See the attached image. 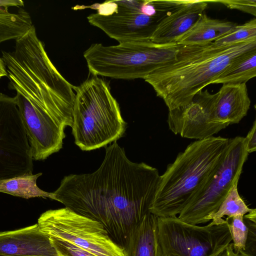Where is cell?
Instances as JSON below:
<instances>
[{"label":"cell","mask_w":256,"mask_h":256,"mask_svg":"<svg viewBox=\"0 0 256 256\" xmlns=\"http://www.w3.org/2000/svg\"><path fill=\"white\" fill-rule=\"evenodd\" d=\"M160 176L156 168L128 160L114 142L106 148L104 159L95 172L64 176L53 200L100 222L124 249L132 229L150 212Z\"/></svg>","instance_id":"cell-1"},{"label":"cell","mask_w":256,"mask_h":256,"mask_svg":"<svg viewBox=\"0 0 256 256\" xmlns=\"http://www.w3.org/2000/svg\"><path fill=\"white\" fill-rule=\"evenodd\" d=\"M254 50L256 40L220 47L212 42L178 44L175 60L154 71L144 80L171 110L189 104L235 58Z\"/></svg>","instance_id":"cell-2"},{"label":"cell","mask_w":256,"mask_h":256,"mask_svg":"<svg viewBox=\"0 0 256 256\" xmlns=\"http://www.w3.org/2000/svg\"><path fill=\"white\" fill-rule=\"evenodd\" d=\"M229 138L211 136L189 144L168 165L150 212L159 218L177 216L222 160Z\"/></svg>","instance_id":"cell-3"},{"label":"cell","mask_w":256,"mask_h":256,"mask_svg":"<svg viewBox=\"0 0 256 256\" xmlns=\"http://www.w3.org/2000/svg\"><path fill=\"white\" fill-rule=\"evenodd\" d=\"M74 90L72 134L80 149L100 148L123 136L126 123L106 82L94 76Z\"/></svg>","instance_id":"cell-4"},{"label":"cell","mask_w":256,"mask_h":256,"mask_svg":"<svg viewBox=\"0 0 256 256\" xmlns=\"http://www.w3.org/2000/svg\"><path fill=\"white\" fill-rule=\"evenodd\" d=\"M178 44L150 41L119 43L104 46L92 44L84 53L90 72L116 79H144L157 69L173 62Z\"/></svg>","instance_id":"cell-5"},{"label":"cell","mask_w":256,"mask_h":256,"mask_svg":"<svg viewBox=\"0 0 256 256\" xmlns=\"http://www.w3.org/2000/svg\"><path fill=\"white\" fill-rule=\"evenodd\" d=\"M88 7L97 10L87 17L88 22L119 43L150 40L166 14L153 0L106 1Z\"/></svg>","instance_id":"cell-6"},{"label":"cell","mask_w":256,"mask_h":256,"mask_svg":"<svg viewBox=\"0 0 256 256\" xmlns=\"http://www.w3.org/2000/svg\"><path fill=\"white\" fill-rule=\"evenodd\" d=\"M248 155L245 137L229 138L218 166L178 218L193 224L208 222L207 218L218 210L234 184L238 181Z\"/></svg>","instance_id":"cell-7"},{"label":"cell","mask_w":256,"mask_h":256,"mask_svg":"<svg viewBox=\"0 0 256 256\" xmlns=\"http://www.w3.org/2000/svg\"><path fill=\"white\" fill-rule=\"evenodd\" d=\"M163 256H218L232 243L228 222L199 226L178 216L158 218Z\"/></svg>","instance_id":"cell-8"},{"label":"cell","mask_w":256,"mask_h":256,"mask_svg":"<svg viewBox=\"0 0 256 256\" xmlns=\"http://www.w3.org/2000/svg\"><path fill=\"white\" fill-rule=\"evenodd\" d=\"M38 224L48 237L66 241L98 256H125L124 250L112 240L100 222L66 207L44 212Z\"/></svg>","instance_id":"cell-9"},{"label":"cell","mask_w":256,"mask_h":256,"mask_svg":"<svg viewBox=\"0 0 256 256\" xmlns=\"http://www.w3.org/2000/svg\"><path fill=\"white\" fill-rule=\"evenodd\" d=\"M32 161L15 98L0 92V180L32 172Z\"/></svg>","instance_id":"cell-10"},{"label":"cell","mask_w":256,"mask_h":256,"mask_svg":"<svg viewBox=\"0 0 256 256\" xmlns=\"http://www.w3.org/2000/svg\"><path fill=\"white\" fill-rule=\"evenodd\" d=\"M216 94L202 90L188 104L169 110V129L182 138L200 140L212 136L228 126L216 116Z\"/></svg>","instance_id":"cell-11"},{"label":"cell","mask_w":256,"mask_h":256,"mask_svg":"<svg viewBox=\"0 0 256 256\" xmlns=\"http://www.w3.org/2000/svg\"><path fill=\"white\" fill-rule=\"evenodd\" d=\"M208 1L189 0L166 14L158 22L150 40L158 44H176L198 21Z\"/></svg>","instance_id":"cell-12"},{"label":"cell","mask_w":256,"mask_h":256,"mask_svg":"<svg viewBox=\"0 0 256 256\" xmlns=\"http://www.w3.org/2000/svg\"><path fill=\"white\" fill-rule=\"evenodd\" d=\"M0 254L16 256H58L49 237L38 224L0 232Z\"/></svg>","instance_id":"cell-13"},{"label":"cell","mask_w":256,"mask_h":256,"mask_svg":"<svg viewBox=\"0 0 256 256\" xmlns=\"http://www.w3.org/2000/svg\"><path fill=\"white\" fill-rule=\"evenodd\" d=\"M250 102L246 83L223 84L216 93V116L228 126L238 124L247 114Z\"/></svg>","instance_id":"cell-14"},{"label":"cell","mask_w":256,"mask_h":256,"mask_svg":"<svg viewBox=\"0 0 256 256\" xmlns=\"http://www.w3.org/2000/svg\"><path fill=\"white\" fill-rule=\"evenodd\" d=\"M158 218L149 212L135 226L124 248L125 256H163L158 238Z\"/></svg>","instance_id":"cell-15"},{"label":"cell","mask_w":256,"mask_h":256,"mask_svg":"<svg viewBox=\"0 0 256 256\" xmlns=\"http://www.w3.org/2000/svg\"><path fill=\"white\" fill-rule=\"evenodd\" d=\"M236 25L232 22L212 18L204 12L176 44L201 45L211 43L228 33Z\"/></svg>","instance_id":"cell-16"},{"label":"cell","mask_w":256,"mask_h":256,"mask_svg":"<svg viewBox=\"0 0 256 256\" xmlns=\"http://www.w3.org/2000/svg\"><path fill=\"white\" fill-rule=\"evenodd\" d=\"M256 76V50H254L235 58L211 84L246 83Z\"/></svg>","instance_id":"cell-17"},{"label":"cell","mask_w":256,"mask_h":256,"mask_svg":"<svg viewBox=\"0 0 256 256\" xmlns=\"http://www.w3.org/2000/svg\"><path fill=\"white\" fill-rule=\"evenodd\" d=\"M42 173H26L14 178L0 180V192L29 199L36 197L54 198L53 192H48L37 186L38 178Z\"/></svg>","instance_id":"cell-18"},{"label":"cell","mask_w":256,"mask_h":256,"mask_svg":"<svg viewBox=\"0 0 256 256\" xmlns=\"http://www.w3.org/2000/svg\"><path fill=\"white\" fill-rule=\"evenodd\" d=\"M238 182L234 184L218 210L207 218V222L212 220L210 223V224L218 225L224 222L226 220L222 218L224 216H228L226 219L235 216H244L252 210L247 206L238 194Z\"/></svg>","instance_id":"cell-19"},{"label":"cell","mask_w":256,"mask_h":256,"mask_svg":"<svg viewBox=\"0 0 256 256\" xmlns=\"http://www.w3.org/2000/svg\"><path fill=\"white\" fill-rule=\"evenodd\" d=\"M256 40V19L236 25L230 32L212 42L217 47Z\"/></svg>","instance_id":"cell-20"},{"label":"cell","mask_w":256,"mask_h":256,"mask_svg":"<svg viewBox=\"0 0 256 256\" xmlns=\"http://www.w3.org/2000/svg\"><path fill=\"white\" fill-rule=\"evenodd\" d=\"M228 221L234 251L242 256L244 254L248 234V227L244 220V216H235ZM229 218V219H230Z\"/></svg>","instance_id":"cell-21"},{"label":"cell","mask_w":256,"mask_h":256,"mask_svg":"<svg viewBox=\"0 0 256 256\" xmlns=\"http://www.w3.org/2000/svg\"><path fill=\"white\" fill-rule=\"evenodd\" d=\"M58 256H98L84 248L66 241L49 237Z\"/></svg>","instance_id":"cell-22"},{"label":"cell","mask_w":256,"mask_h":256,"mask_svg":"<svg viewBox=\"0 0 256 256\" xmlns=\"http://www.w3.org/2000/svg\"><path fill=\"white\" fill-rule=\"evenodd\" d=\"M230 9L237 10L256 16V0H228L216 1Z\"/></svg>","instance_id":"cell-23"},{"label":"cell","mask_w":256,"mask_h":256,"mask_svg":"<svg viewBox=\"0 0 256 256\" xmlns=\"http://www.w3.org/2000/svg\"><path fill=\"white\" fill-rule=\"evenodd\" d=\"M248 227V234L245 250L242 256H256V221H252L244 217Z\"/></svg>","instance_id":"cell-24"},{"label":"cell","mask_w":256,"mask_h":256,"mask_svg":"<svg viewBox=\"0 0 256 256\" xmlns=\"http://www.w3.org/2000/svg\"><path fill=\"white\" fill-rule=\"evenodd\" d=\"M246 142V150L248 154L256 150V122H254L252 126L245 137Z\"/></svg>","instance_id":"cell-25"},{"label":"cell","mask_w":256,"mask_h":256,"mask_svg":"<svg viewBox=\"0 0 256 256\" xmlns=\"http://www.w3.org/2000/svg\"><path fill=\"white\" fill-rule=\"evenodd\" d=\"M24 6V2L22 0H0V8H8L10 6L20 8Z\"/></svg>","instance_id":"cell-26"},{"label":"cell","mask_w":256,"mask_h":256,"mask_svg":"<svg viewBox=\"0 0 256 256\" xmlns=\"http://www.w3.org/2000/svg\"><path fill=\"white\" fill-rule=\"evenodd\" d=\"M218 256H240L236 253L234 250L233 244L230 243L226 248Z\"/></svg>","instance_id":"cell-27"},{"label":"cell","mask_w":256,"mask_h":256,"mask_svg":"<svg viewBox=\"0 0 256 256\" xmlns=\"http://www.w3.org/2000/svg\"><path fill=\"white\" fill-rule=\"evenodd\" d=\"M5 76H7V72L6 70L0 69V78Z\"/></svg>","instance_id":"cell-28"},{"label":"cell","mask_w":256,"mask_h":256,"mask_svg":"<svg viewBox=\"0 0 256 256\" xmlns=\"http://www.w3.org/2000/svg\"><path fill=\"white\" fill-rule=\"evenodd\" d=\"M0 70H6L4 62L0 57Z\"/></svg>","instance_id":"cell-29"},{"label":"cell","mask_w":256,"mask_h":256,"mask_svg":"<svg viewBox=\"0 0 256 256\" xmlns=\"http://www.w3.org/2000/svg\"><path fill=\"white\" fill-rule=\"evenodd\" d=\"M0 256H12V255H7V254H0Z\"/></svg>","instance_id":"cell-30"}]
</instances>
